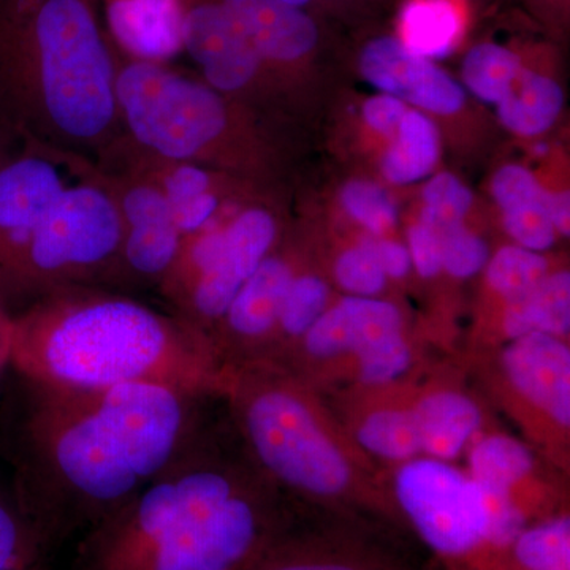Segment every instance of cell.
<instances>
[{
	"label": "cell",
	"mask_w": 570,
	"mask_h": 570,
	"mask_svg": "<svg viewBox=\"0 0 570 570\" xmlns=\"http://www.w3.org/2000/svg\"><path fill=\"white\" fill-rule=\"evenodd\" d=\"M21 382L11 489L47 557L122 508L202 433L200 396L184 390Z\"/></svg>",
	"instance_id": "cell-1"
},
{
	"label": "cell",
	"mask_w": 570,
	"mask_h": 570,
	"mask_svg": "<svg viewBox=\"0 0 570 570\" xmlns=\"http://www.w3.org/2000/svg\"><path fill=\"white\" fill-rule=\"evenodd\" d=\"M100 0H0V134L94 165L124 135Z\"/></svg>",
	"instance_id": "cell-2"
},
{
	"label": "cell",
	"mask_w": 570,
	"mask_h": 570,
	"mask_svg": "<svg viewBox=\"0 0 570 570\" xmlns=\"http://www.w3.org/2000/svg\"><path fill=\"white\" fill-rule=\"evenodd\" d=\"M10 370L50 387L154 384L198 396L220 381L204 333L105 287L67 288L14 314Z\"/></svg>",
	"instance_id": "cell-3"
},
{
	"label": "cell",
	"mask_w": 570,
	"mask_h": 570,
	"mask_svg": "<svg viewBox=\"0 0 570 570\" xmlns=\"http://www.w3.org/2000/svg\"><path fill=\"white\" fill-rule=\"evenodd\" d=\"M273 540L265 502L216 459L202 431L77 540L70 570H249Z\"/></svg>",
	"instance_id": "cell-4"
},
{
	"label": "cell",
	"mask_w": 570,
	"mask_h": 570,
	"mask_svg": "<svg viewBox=\"0 0 570 570\" xmlns=\"http://www.w3.org/2000/svg\"><path fill=\"white\" fill-rule=\"evenodd\" d=\"M118 58L119 116L138 148L232 176L266 170V145L246 107L175 63Z\"/></svg>",
	"instance_id": "cell-5"
},
{
	"label": "cell",
	"mask_w": 570,
	"mask_h": 570,
	"mask_svg": "<svg viewBox=\"0 0 570 570\" xmlns=\"http://www.w3.org/2000/svg\"><path fill=\"white\" fill-rule=\"evenodd\" d=\"M122 220L99 170L70 186L45 214L0 276V298L18 314L77 287L118 291Z\"/></svg>",
	"instance_id": "cell-6"
},
{
	"label": "cell",
	"mask_w": 570,
	"mask_h": 570,
	"mask_svg": "<svg viewBox=\"0 0 570 570\" xmlns=\"http://www.w3.org/2000/svg\"><path fill=\"white\" fill-rule=\"evenodd\" d=\"M277 236L272 209H238L224 223L186 236L156 292L171 314L209 340L243 285L275 249Z\"/></svg>",
	"instance_id": "cell-7"
},
{
	"label": "cell",
	"mask_w": 570,
	"mask_h": 570,
	"mask_svg": "<svg viewBox=\"0 0 570 570\" xmlns=\"http://www.w3.org/2000/svg\"><path fill=\"white\" fill-rule=\"evenodd\" d=\"M239 393L243 431L266 474L318 497L346 489L351 468L302 397L272 382H255Z\"/></svg>",
	"instance_id": "cell-8"
},
{
	"label": "cell",
	"mask_w": 570,
	"mask_h": 570,
	"mask_svg": "<svg viewBox=\"0 0 570 570\" xmlns=\"http://www.w3.org/2000/svg\"><path fill=\"white\" fill-rule=\"evenodd\" d=\"M396 497L420 538L441 557L464 561L493 553L485 494L456 469L411 461L397 474Z\"/></svg>",
	"instance_id": "cell-9"
},
{
	"label": "cell",
	"mask_w": 570,
	"mask_h": 570,
	"mask_svg": "<svg viewBox=\"0 0 570 570\" xmlns=\"http://www.w3.org/2000/svg\"><path fill=\"white\" fill-rule=\"evenodd\" d=\"M89 160L36 145H10L0 156V276L70 186L96 174Z\"/></svg>",
	"instance_id": "cell-10"
},
{
	"label": "cell",
	"mask_w": 570,
	"mask_h": 570,
	"mask_svg": "<svg viewBox=\"0 0 570 570\" xmlns=\"http://www.w3.org/2000/svg\"><path fill=\"white\" fill-rule=\"evenodd\" d=\"M110 184L122 220L118 291H157L170 272L184 236L163 190L124 168H99Z\"/></svg>",
	"instance_id": "cell-11"
},
{
	"label": "cell",
	"mask_w": 570,
	"mask_h": 570,
	"mask_svg": "<svg viewBox=\"0 0 570 570\" xmlns=\"http://www.w3.org/2000/svg\"><path fill=\"white\" fill-rule=\"evenodd\" d=\"M183 50L214 91L245 107L272 88V75L220 0H183Z\"/></svg>",
	"instance_id": "cell-12"
},
{
	"label": "cell",
	"mask_w": 570,
	"mask_h": 570,
	"mask_svg": "<svg viewBox=\"0 0 570 570\" xmlns=\"http://www.w3.org/2000/svg\"><path fill=\"white\" fill-rule=\"evenodd\" d=\"M360 71L379 92L397 97L423 112L455 115L466 100L463 86L448 71L409 51L395 37L371 40L360 55Z\"/></svg>",
	"instance_id": "cell-13"
},
{
	"label": "cell",
	"mask_w": 570,
	"mask_h": 570,
	"mask_svg": "<svg viewBox=\"0 0 570 570\" xmlns=\"http://www.w3.org/2000/svg\"><path fill=\"white\" fill-rule=\"evenodd\" d=\"M253 45L266 70L276 73L306 61L318 43L313 18L279 0H220Z\"/></svg>",
	"instance_id": "cell-14"
},
{
	"label": "cell",
	"mask_w": 570,
	"mask_h": 570,
	"mask_svg": "<svg viewBox=\"0 0 570 570\" xmlns=\"http://www.w3.org/2000/svg\"><path fill=\"white\" fill-rule=\"evenodd\" d=\"M105 28L124 58L174 62L183 50V0H100Z\"/></svg>",
	"instance_id": "cell-15"
},
{
	"label": "cell",
	"mask_w": 570,
	"mask_h": 570,
	"mask_svg": "<svg viewBox=\"0 0 570 570\" xmlns=\"http://www.w3.org/2000/svg\"><path fill=\"white\" fill-rule=\"evenodd\" d=\"M510 381L554 422L570 425V351L560 337L530 333L505 348Z\"/></svg>",
	"instance_id": "cell-16"
},
{
	"label": "cell",
	"mask_w": 570,
	"mask_h": 570,
	"mask_svg": "<svg viewBox=\"0 0 570 570\" xmlns=\"http://www.w3.org/2000/svg\"><path fill=\"white\" fill-rule=\"evenodd\" d=\"M400 309L389 302L347 296L340 305L325 309L303 336L313 356H333L343 352H363L401 335Z\"/></svg>",
	"instance_id": "cell-17"
},
{
	"label": "cell",
	"mask_w": 570,
	"mask_h": 570,
	"mask_svg": "<svg viewBox=\"0 0 570 570\" xmlns=\"http://www.w3.org/2000/svg\"><path fill=\"white\" fill-rule=\"evenodd\" d=\"M294 276L291 262L273 249L235 296L209 341L225 336L228 344L254 346L275 335L281 307Z\"/></svg>",
	"instance_id": "cell-18"
},
{
	"label": "cell",
	"mask_w": 570,
	"mask_h": 570,
	"mask_svg": "<svg viewBox=\"0 0 570 570\" xmlns=\"http://www.w3.org/2000/svg\"><path fill=\"white\" fill-rule=\"evenodd\" d=\"M414 415L422 450L442 460L455 459L482 420L475 403L453 392L426 396Z\"/></svg>",
	"instance_id": "cell-19"
},
{
	"label": "cell",
	"mask_w": 570,
	"mask_h": 570,
	"mask_svg": "<svg viewBox=\"0 0 570 570\" xmlns=\"http://www.w3.org/2000/svg\"><path fill=\"white\" fill-rule=\"evenodd\" d=\"M564 107L560 82L547 75L521 70L519 80L497 105L498 118L510 132L539 137L553 127Z\"/></svg>",
	"instance_id": "cell-20"
},
{
	"label": "cell",
	"mask_w": 570,
	"mask_h": 570,
	"mask_svg": "<svg viewBox=\"0 0 570 570\" xmlns=\"http://www.w3.org/2000/svg\"><path fill=\"white\" fill-rule=\"evenodd\" d=\"M392 138L381 163L390 184L407 186L433 174L441 156V137L426 112L407 110Z\"/></svg>",
	"instance_id": "cell-21"
},
{
	"label": "cell",
	"mask_w": 570,
	"mask_h": 570,
	"mask_svg": "<svg viewBox=\"0 0 570 570\" xmlns=\"http://www.w3.org/2000/svg\"><path fill=\"white\" fill-rule=\"evenodd\" d=\"M505 335L517 340L530 333L561 337L570 330V275L557 272L543 277L538 287L510 299L504 313Z\"/></svg>",
	"instance_id": "cell-22"
},
{
	"label": "cell",
	"mask_w": 570,
	"mask_h": 570,
	"mask_svg": "<svg viewBox=\"0 0 570 570\" xmlns=\"http://www.w3.org/2000/svg\"><path fill=\"white\" fill-rule=\"evenodd\" d=\"M461 29V14L452 0H409L401 11L400 40L430 61L452 52Z\"/></svg>",
	"instance_id": "cell-23"
},
{
	"label": "cell",
	"mask_w": 570,
	"mask_h": 570,
	"mask_svg": "<svg viewBox=\"0 0 570 570\" xmlns=\"http://www.w3.org/2000/svg\"><path fill=\"white\" fill-rule=\"evenodd\" d=\"M531 468L530 450L505 436L483 439L471 453L472 480L489 498L512 497V487Z\"/></svg>",
	"instance_id": "cell-24"
},
{
	"label": "cell",
	"mask_w": 570,
	"mask_h": 570,
	"mask_svg": "<svg viewBox=\"0 0 570 570\" xmlns=\"http://www.w3.org/2000/svg\"><path fill=\"white\" fill-rule=\"evenodd\" d=\"M523 63L520 56L502 45H475L464 58L461 75L464 86L482 102L498 105L519 80Z\"/></svg>",
	"instance_id": "cell-25"
},
{
	"label": "cell",
	"mask_w": 570,
	"mask_h": 570,
	"mask_svg": "<svg viewBox=\"0 0 570 570\" xmlns=\"http://www.w3.org/2000/svg\"><path fill=\"white\" fill-rule=\"evenodd\" d=\"M47 558L13 489L0 480V570H28Z\"/></svg>",
	"instance_id": "cell-26"
},
{
	"label": "cell",
	"mask_w": 570,
	"mask_h": 570,
	"mask_svg": "<svg viewBox=\"0 0 570 570\" xmlns=\"http://www.w3.org/2000/svg\"><path fill=\"white\" fill-rule=\"evenodd\" d=\"M358 441L374 455L389 460L411 459L422 450L414 411L374 412L360 426Z\"/></svg>",
	"instance_id": "cell-27"
},
{
	"label": "cell",
	"mask_w": 570,
	"mask_h": 570,
	"mask_svg": "<svg viewBox=\"0 0 570 570\" xmlns=\"http://www.w3.org/2000/svg\"><path fill=\"white\" fill-rule=\"evenodd\" d=\"M487 281L497 294L510 299L527 295L549 275V262L540 253L519 245L501 247L485 266Z\"/></svg>",
	"instance_id": "cell-28"
},
{
	"label": "cell",
	"mask_w": 570,
	"mask_h": 570,
	"mask_svg": "<svg viewBox=\"0 0 570 570\" xmlns=\"http://www.w3.org/2000/svg\"><path fill=\"white\" fill-rule=\"evenodd\" d=\"M474 205L471 189L449 171L428 179L422 190V216L420 223L434 228L438 234L464 224Z\"/></svg>",
	"instance_id": "cell-29"
},
{
	"label": "cell",
	"mask_w": 570,
	"mask_h": 570,
	"mask_svg": "<svg viewBox=\"0 0 570 570\" xmlns=\"http://www.w3.org/2000/svg\"><path fill=\"white\" fill-rule=\"evenodd\" d=\"M341 205L367 235L385 236L396 227L397 206L392 195L367 179H352L341 189Z\"/></svg>",
	"instance_id": "cell-30"
},
{
	"label": "cell",
	"mask_w": 570,
	"mask_h": 570,
	"mask_svg": "<svg viewBox=\"0 0 570 570\" xmlns=\"http://www.w3.org/2000/svg\"><path fill=\"white\" fill-rule=\"evenodd\" d=\"M328 287L314 275L294 276L281 307L276 333L287 337H303L325 313Z\"/></svg>",
	"instance_id": "cell-31"
},
{
	"label": "cell",
	"mask_w": 570,
	"mask_h": 570,
	"mask_svg": "<svg viewBox=\"0 0 570 570\" xmlns=\"http://www.w3.org/2000/svg\"><path fill=\"white\" fill-rule=\"evenodd\" d=\"M547 193V189H546ZM546 193L539 198L520 202L502 213V225L510 238L524 249L543 253L557 242V230L547 212Z\"/></svg>",
	"instance_id": "cell-32"
},
{
	"label": "cell",
	"mask_w": 570,
	"mask_h": 570,
	"mask_svg": "<svg viewBox=\"0 0 570 570\" xmlns=\"http://www.w3.org/2000/svg\"><path fill=\"white\" fill-rule=\"evenodd\" d=\"M441 238L442 269L456 279L478 275L490 261V247L485 239L472 234L463 225L439 234Z\"/></svg>",
	"instance_id": "cell-33"
},
{
	"label": "cell",
	"mask_w": 570,
	"mask_h": 570,
	"mask_svg": "<svg viewBox=\"0 0 570 570\" xmlns=\"http://www.w3.org/2000/svg\"><path fill=\"white\" fill-rule=\"evenodd\" d=\"M335 277L351 296L363 298H374L387 285V276L363 243L344 250L336 258Z\"/></svg>",
	"instance_id": "cell-34"
},
{
	"label": "cell",
	"mask_w": 570,
	"mask_h": 570,
	"mask_svg": "<svg viewBox=\"0 0 570 570\" xmlns=\"http://www.w3.org/2000/svg\"><path fill=\"white\" fill-rule=\"evenodd\" d=\"M360 374L367 384L395 381L411 365V352L403 335L392 337L358 355Z\"/></svg>",
	"instance_id": "cell-35"
},
{
	"label": "cell",
	"mask_w": 570,
	"mask_h": 570,
	"mask_svg": "<svg viewBox=\"0 0 570 570\" xmlns=\"http://www.w3.org/2000/svg\"><path fill=\"white\" fill-rule=\"evenodd\" d=\"M249 570H370L354 561L292 550L273 540Z\"/></svg>",
	"instance_id": "cell-36"
},
{
	"label": "cell",
	"mask_w": 570,
	"mask_h": 570,
	"mask_svg": "<svg viewBox=\"0 0 570 570\" xmlns=\"http://www.w3.org/2000/svg\"><path fill=\"white\" fill-rule=\"evenodd\" d=\"M546 187L539 183L530 168L519 164H508L499 168L491 179V195L501 212L520 202L539 198Z\"/></svg>",
	"instance_id": "cell-37"
},
{
	"label": "cell",
	"mask_w": 570,
	"mask_h": 570,
	"mask_svg": "<svg viewBox=\"0 0 570 570\" xmlns=\"http://www.w3.org/2000/svg\"><path fill=\"white\" fill-rule=\"evenodd\" d=\"M407 243L412 266L419 275L425 279L436 277L442 272L441 238L438 232L419 220L409 227Z\"/></svg>",
	"instance_id": "cell-38"
},
{
	"label": "cell",
	"mask_w": 570,
	"mask_h": 570,
	"mask_svg": "<svg viewBox=\"0 0 570 570\" xmlns=\"http://www.w3.org/2000/svg\"><path fill=\"white\" fill-rule=\"evenodd\" d=\"M407 110V104L403 100L379 92L363 104V121L374 134L393 137Z\"/></svg>",
	"instance_id": "cell-39"
},
{
	"label": "cell",
	"mask_w": 570,
	"mask_h": 570,
	"mask_svg": "<svg viewBox=\"0 0 570 570\" xmlns=\"http://www.w3.org/2000/svg\"><path fill=\"white\" fill-rule=\"evenodd\" d=\"M360 243H363L376 257L385 276L392 279H403L412 268L411 255L407 247L385 236L365 235Z\"/></svg>",
	"instance_id": "cell-40"
},
{
	"label": "cell",
	"mask_w": 570,
	"mask_h": 570,
	"mask_svg": "<svg viewBox=\"0 0 570 570\" xmlns=\"http://www.w3.org/2000/svg\"><path fill=\"white\" fill-rule=\"evenodd\" d=\"M547 212L558 235L569 238L570 235V197L569 190L561 193H546Z\"/></svg>",
	"instance_id": "cell-41"
},
{
	"label": "cell",
	"mask_w": 570,
	"mask_h": 570,
	"mask_svg": "<svg viewBox=\"0 0 570 570\" xmlns=\"http://www.w3.org/2000/svg\"><path fill=\"white\" fill-rule=\"evenodd\" d=\"M11 325H13V314L0 298V382L10 370Z\"/></svg>",
	"instance_id": "cell-42"
},
{
	"label": "cell",
	"mask_w": 570,
	"mask_h": 570,
	"mask_svg": "<svg viewBox=\"0 0 570 570\" xmlns=\"http://www.w3.org/2000/svg\"><path fill=\"white\" fill-rule=\"evenodd\" d=\"M510 564H512V569L510 570H547V569H540L535 568V566L527 564V562H521L517 560V558H513L512 554H510V551L508 553Z\"/></svg>",
	"instance_id": "cell-43"
},
{
	"label": "cell",
	"mask_w": 570,
	"mask_h": 570,
	"mask_svg": "<svg viewBox=\"0 0 570 570\" xmlns=\"http://www.w3.org/2000/svg\"><path fill=\"white\" fill-rule=\"evenodd\" d=\"M10 145L11 142L7 141L6 138L2 137V134H0V156H2V153L6 151Z\"/></svg>",
	"instance_id": "cell-44"
},
{
	"label": "cell",
	"mask_w": 570,
	"mask_h": 570,
	"mask_svg": "<svg viewBox=\"0 0 570 570\" xmlns=\"http://www.w3.org/2000/svg\"><path fill=\"white\" fill-rule=\"evenodd\" d=\"M28 570H52V569L48 568L47 561H43V562H39V564L32 566V568L28 569Z\"/></svg>",
	"instance_id": "cell-45"
},
{
	"label": "cell",
	"mask_w": 570,
	"mask_h": 570,
	"mask_svg": "<svg viewBox=\"0 0 570 570\" xmlns=\"http://www.w3.org/2000/svg\"><path fill=\"white\" fill-rule=\"evenodd\" d=\"M535 154H540V156H542V154H546L547 153V146L546 145H538L535 146Z\"/></svg>",
	"instance_id": "cell-46"
}]
</instances>
